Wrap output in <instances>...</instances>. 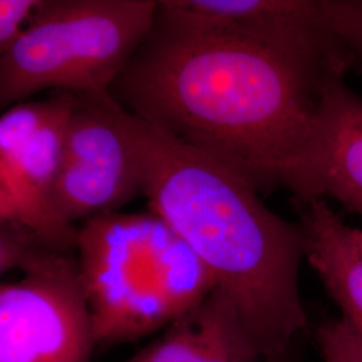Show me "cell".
Instances as JSON below:
<instances>
[{
  "instance_id": "obj_1",
  "label": "cell",
  "mask_w": 362,
  "mask_h": 362,
  "mask_svg": "<svg viewBox=\"0 0 362 362\" xmlns=\"http://www.w3.org/2000/svg\"><path fill=\"white\" fill-rule=\"evenodd\" d=\"M350 66L182 26L160 11L110 88L127 112L258 191L299 202L321 94Z\"/></svg>"
},
{
  "instance_id": "obj_2",
  "label": "cell",
  "mask_w": 362,
  "mask_h": 362,
  "mask_svg": "<svg viewBox=\"0 0 362 362\" xmlns=\"http://www.w3.org/2000/svg\"><path fill=\"white\" fill-rule=\"evenodd\" d=\"M129 115L141 194L202 260L264 358L305 330L300 224L279 218L236 172Z\"/></svg>"
},
{
  "instance_id": "obj_3",
  "label": "cell",
  "mask_w": 362,
  "mask_h": 362,
  "mask_svg": "<svg viewBox=\"0 0 362 362\" xmlns=\"http://www.w3.org/2000/svg\"><path fill=\"white\" fill-rule=\"evenodd\" d=\"M76 251L97 345L167 329L215 290L202 260L151 211L82 223Z\"/></svg>"
},
{
  "instance_id": "obj_4",
  "label": "cell",
  "mask_w": 362,
  "mask_h": 362,
  "mask_svg": "<svg viewBox=\"0 0 362 362\" xmlns=\"http://www.w3.org/2000/svg\"><path fill=\"white\" fill-rule=\"evenodd\" d=\"M155 0H39L0 59V109L39 91L103 95L149 33Z\"/></svg>"
},
{
  "instance_id": "obj_5",
  "label": "cell",
  "mask_w": 362,
  "mask_h": 362,
  "mask_svg": "<svg viewBox=\"0 0 362 362\" xmlns=\"http://www.w3.org/2000/svg\"><path fill=\"white\" fill-rule=\"evenodd\" d=\"M65 157L47 204L74 227L141 194V167L128 112L109 94L74 95Z\"/></svg>"
},
{
  "instance_id": "obj_6",
  "label": "cell",
  "mask_w": 362,
  "mask_h": 362,
  "mask_svg": "<svg viewBox=\"0 0 362 362\" xmlns=\"http://www.w3.org/2000/svg\"><path fill=\"white\" fill-rule=\"evenodd\" d=\"M0 282V362H91L97 346L77 259L52 251Z\"/></svg>"
},
{
  "instance_id": "obj_7",
  "label": "cell",
  "mask_w": 362,
  "mask_h": 362,
  "mask_svg": "<svg viewBox=\"0 0 362 362\" xmlns=\"http://www.w3.org/2000/svg\"><path fill=\"white\" fill-rule=\"evenodd\" d=\"M158 8L194 30L254 39L351 66L349 55L327 28L322 0H163Z\"/></svg>"
},
{
  "instance_id": "obj_8",
  "label": "cell",
  "mask_w": 362,
  "mask_h": 362,
  "mask_svg": "<svg viewBox=\"0 0 362 362\" xmlns=\"http://www.w3.org/2000/svg\"><path fill=\"white\" fill-rule=\"evenodd\" d=\"M344 74L325 82L306 170V203L334 199L362 218V97L351 90Z\"/></svg>"
},
{
  "instance_id": "obj_9",
  "label": "cell",
  "mask_w": 362,
  "mask_h": 362,
  "mask_svg": "<svg viewBox=\"0 0 362 362\" xmlns=\"http://www.w3.org/2000/svg\"><path fill=\"white\" fill-rule=\"evenodd\" d=\"M74 101V94L57 93L0 115V157L46 204L64 163Z\"/></svg>"
},
{
  "instance_id": "obj_10",
  "label": "cell",
  "mask_w": 362,
  "mask_h": 362,
  "mask_svg": "<svg viewBox=\"0 0 362 362\" xmlns=\"http://www.w3.org/2000/svg\"><path fill=\"white\" fill-rule=\"evenodd\" d=\"M233 302L214 290L127 362H262Z\"/></svg>"
},
{
  "instance_id": "obj_11",
  "label": "cell",
  "mask_w": 362,
  "mask_h": 362,
  "mask_svg": "<svg viewBox=\"0 0 362 362\" xmlns=\"http://www.w3.org/2000/svg\"><path fill=\"white\" fill-rule=\"evenodd\" d=\"M305 258L341 311V320L362 341V255L345 224L325 199L298 203Z\"/></svg>"
},
{
  "instance_id": "obj_12",
  "label": "cell",
  "mask_w": 362,
  "mask_h": 362,
  "mask_svg": "<svg viewBox=\"0 0 362 362\" xmlns=\"http://www.w3.org/2000/svg\"><path fill=\"white\" fill-rule=\"evenodd\" d=\"M0 223L34 233L46 246L61 252L76 250L77 230L58 219L0 157Z\"/></svg>"
},
{
  "instance_id": "obj_13",
  "label": "cell",
  "mask_w": 362,
  "mask_h": 362,
  "mask_svg": "<svg viewBox=\"0 0 362 362\" xmlns=\"http://www.w3.org/2000/svg\"><path fill=\"white\" fill-rule=\"evenodd\" d=\"M329 31L349 55L351 65H362V0H322Z\"/></svg>"
},
{
  "instance_id": "obj_14",
  "label": "cell",
  "mask_w": 362,
  "mask_h": 362,
  "mask_svg": "<svg viewBox=\"0 0 362 362\" xmlns=\"http://www.w3.org/2000/svg\"><path fill=\"white\" fill-rule=\"evenodd\" d=\"M55 251L22 227L0 223V278L7 272H25L35 260Z\"/></svg>"
},
{
  "instance_id": "obj_15",
  "label": "cell",
  "mask_w": 362,
  "mask_h": 362,
  "mask_svg": "<svg viewBox=\"0 0 362 362\" xmlns=\"http://www.w3.org/2000/svg\"><path fill=\"white\" fill-rule=\"evenodd\" d=\"M315 338L322 362H362V341L341 318L327 320Z\"/></svg>"
},
{
  "instance_id": "obj_16",
  "label": "cell",
  "mask_w": 362,
  "mask_h": 362,
  "mask_svg": "<svg viewBox=\"0 0 362 362\" xmlns=\"http://www.w3.org/2000/svg\"><path fill=\"white\" fill-rule=\"evenodd\" d=\"M39 0H0V59L30 21Z\"/></svg>"
},
{
  "instance_id": "obj_17",
  "label": "cell",
  "mask_w": 362,
  "mask_h": 362,
  "mask_svg": "<svg viewBox=\"0 0 362 362\" xmlns=\"http://www.w3.org/2000/svg\"><path fill=\"white\" fill-rule=\"evenodd\" d=\"M350 236H351L354 245L358 248V251L361 252L362 255V227H360V228L350 227Z\"/></svg>"
}]
</instances>
